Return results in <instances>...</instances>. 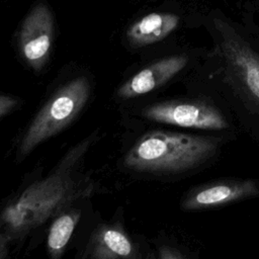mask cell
I'll list each match as a JSON object with an SVG mask.
<instances>
[{
  "label": "cell",
  "mask_w": 259,
  "mask_h": 259,
  "mask_svg": "<svg viewBox=\"0 0 259 259\" xmlns=\"http://www.w3.org/2000/svg\"><path fill=\"white\" fill-rule=\"evenodd\" d=\"M90 95V84L80 76L61 87L39 109L26 130L17 151L20 161L39 144L63 131L82 110Z\"/></svg>",
  "instance_id": "4"
},
{
  "label": "cell",
  "mask_w": 259,
  "mask_h": 259,
  "mask_svg": "<svg viewBox=\"0 0 259 259\" xmlns=\"http://www.w3.org/2000/svg\"><path fill=\"white\" fill-rule=\"evenodd\" d=\"M8 237L5 234H0V259L7 256Z\"/></svg>",
  "instance_id": "14"
},
{
  "label": "cell",
  "mask_w": 259,
  "mask_h": 259,
  "mask_svg": "<svg viewBox=\"0 0 259 259\" xmlns=\"http://www.w3.org/2000/svg\"><path fill=\"white\" fill-rule=\"evenodd\" d=\"M180 17L173 13L152 12L135 23L126 31L132 47L142 48L165 39L177 29Z\"/></svg>",
  "instance_id": "9"
},
{
  "label": "cell",
  "mask_w": 259,
  "mask_h": 259,
  "mask_svg": "<svg viewBox=\"0 0 259 259\" xmlns=\"http://www.w3.org/2000/svg\"><path fill=\"white\" fill-rule=\"evenodd\" d=\"M259 197V179L223 178L194 185L180 199L186 212L205 211Z\"/></svg>",
  "instance_id": "6"
},
{
  "label": "cell",
  "mask_w": 259,
  "mask_h": 259,
  "mask_svg": "<svg viewBox=\"0 0 259 259\" xmlns=\"http://www.w3.org/2000/svg\"><path fill=\"white\" fill-rule=\"evenodd\" d=\"M229 138L171 131H152L143 135L126 153L125 167L174 177L191 176L219 160Z\"/></svg>",
  "instance_id": "2"
},
{
  "label": "cell",
  "mask_w": 259,
  "mask_h": 259,
  "mask_svg": "<svg viewBox=\"0 0 259 259\" xmlns=\"http://www.w3.org/2000/svg\"><path fill=\"white\" fill-rule=\"evenodd\" d=\"M88 256L95 259L133 258L135 250L126 234L118 227L100 226L92 236Z\"/></svg>",
  "instance_id": "10"
},
{
  "label": "cell",
  "mask_w": 259,
  "mask_h": 259,
  "mask_svg": "<svg viewBox=\"0 0 259 259\" xmlns=\"http://www.w3.org/2000/svg\"><path fill=\"white\" fill-rule=\"evenodd\" d=\"M17 104V99L8 95H0V118L14 110Z\"/></svg>",
  "instance_id": "13"
},
{
  "label": "cell",
  "mask_w": 259,
  "mask_h": 259,
  "mask_svg": "<svg viewBox=\"0 0 259 259\" xmlns=\"http://www.w3.org/2000/svg\"><path fill=\"white\" fill-rule=\"evenodd\" d=\"M53 36V14L46 3H37L25 16L18 35L20 52L34 71L41 70L47 63Z\"/></svg>",
  "instance_id": "7"
},
{
  "label": "cell",
  "mask_w": 259,
  "mask_h": 259,
  "mask_svg": "<svg viewBox=\"0 0 259 259\" xmlns=\"http://www.w3.org/2000/svg\"><path fill=\"white\" fill-rule=\"evenodd\" d=\"M158 257L160 259H186L192 256H189L178 247L162 245L158 249Z\"/></svg>",
  "instance_id": "12"
},
{
  "label": "cell",
  "mask_w": 259,
  "mask_h": 259,
  "mask_svg": "<svg viewBox=\"0 0 259 259\" xmlns=\"http://www.w3.org/2000/svg\"><path fill=\"white\" fill-rule=\"evenodd\" d=\"M212 25L214 48L190 69V92L213 99L259 140V51L229 22L214 18Z\"/></svg>",
  "instance_id": "1"
},
{
  "label": "cell",
  "mask_w": 259,
  "mask_h": 259,
  "mask_svg": "<svg viewBox=\"0 0 259 259\" xmlns=\"http://www.w3.org/2000/svg\"><path fill=\"white\" fill-rule=\"evenodd\" d=\"M189 65L191 57L185 53L161 58L125 81L118 88L117 95L131 99L152 92L186 71Z\"/></svg>",
  "instance_id": "8"
},
{
  "label": "cell",
  "mask_w": 259,
  "mask_h": 259,
  "mask_svg": "<svg viewBox=\"0 0 259 259\" xmlns=\"http://www.w3.org/2000/svg\"><path fill=\"white\" fill-rule=\"evenodd\" d=\"M79 220L80 211L74 210L62 213L53 222L47 241V247L51 257L59 258L63 255Z\"/></svg>",
  "instance_id": "11"
},
{
  "label": "cell",
  "mask_w": 259,
  "mask_h": 259,
  "mask_svg": "<svg viewBox=\"0 0 259 259\" xmlns=\"http://www.w3.org/2000/svg\"><path fill=\"white\" fill-rule=\"evenodd\" d=\"M142 114L155 122L189 130L230 133L236 128L231 115L213 99L202 94L156 102L146 106Z\"/></svg>",
  "instance_id": "5"
},
{
  "label": "cell",
  "mask_w": 259,
  "mask_h": 259,
  "mask_svg": "<svg viewBox=\"0 0 259 259\" xmlns=\"http://www.w3.org/2000/svg\"><path fill=\"white\" fill-rule=\"evenodd\" d=\"M75 194L71 178L61 171L25 188L0 215V224L10 233H23L45 223Z\"/></svg>",
  "instance_id": "3"
}]
</instances>
